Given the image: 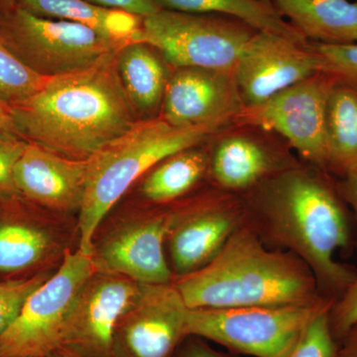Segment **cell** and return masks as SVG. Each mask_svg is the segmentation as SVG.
<instances>
[{
  "label": "cell",
  "instance_id": "cell-1",
  "mask_svg": "<svg viewBox=\"0 0 357 357\" xmlns=\"http://www.w3.org/2000/svg\"><path fill=\"white\" fill-rule=\"evenodd\" d=\"M245 223L265 245L288 251L311 269L321 295L337 301L356 280L357 269L337 261L356 249V218L340 178L302 163L241 197Z\"/></svg>",
  "mask_w": 357,
  "mask_h": 357
},
{
  "label": "cell",
  "instance_id": "cell-2",
  "mask_svg": "<svg viewBox=\"0 0 357 357\" xmlns=\"http://www.w3.org/2000/svg\"><path fill=\"white\" fill-rule=\"evenodd\" d=\"M116 52L88 69L50 77L10 105L20 138L70 159L88 160L140 121L122 84Z\"/></svg>",
  "mask_w": 357,
  "mask_h": 357
},
{
  "label": "cell",
  "instance_id": "cell-3",
  "mask_svg": "<svg viewBox=\"0 0 357 357\" xmlns=\"http://www.w3.org/2000/svg\"><path fill=\"white\" fill-rule=\"evenodd\" d=\"M173 284L189 309L310 306L328 300L306 263L268 248L245 222L213 262Z\"/></svg>",
  "mask_w": 357,
  "mask_h": 357
},
{
  "label": "cell",
  "instance_id": "cell-4",
  "mask_svg": "<svg viewBox=\"0 0 357 357\" xmlns=\"http://www.w3.org/2000/svg\"><path fill=\"white\" fill-rule=\"evenodd\" d=\"M217 131L175 128L160 116L140 119L89 157L86 192L77 218V248L91 255L98 227L134 182L167 157L204 144Z\"/></svg>",
  "mask_w": 357,
  "mask_h": 357
},
{
  "label": "cell",
  "instance_id": "cell-5",
  "mask_svg": "<svg viewBox=\"0 0 357 357\" xmlns=\"http://www.w3.org/2000/svg\"><path fill=\"white\" fill-rule=\"evenodd\" d=\"M257 31L234 16L159 9L142 17L132 41L153 46L172 69L196 67L234 72L241 53Z\"/></svg>",
  "mask_w": 357,
  "mask_h": 357
},
{
  "label": "cell",
  "instance_id": "cell-6",
  "mask_svg": "<svg viewBox=\"0 0 357 357\" xmlns=\"http://www.w3.org/2000/svg\"><path fill=\"white\" fill-rule=\"evenodd\" d=\"M0 36L25 65L48 77L88 69L129 42L81 23L41 17L20 6L0 16Z\"/></svg>",
  "mask_w": 357,
  "mask_h": 357
},
{
  "label": "cell",
  "instance_id": "cell-7",
  "mask_svg": "<svg viewBox=\"0 0 357 357\" xmlns=\"http://www.w3.org/2000/svg\"><path fill=\"white\" fill-rule=\"evenodd\" d=\"M333 303L324 300L310 306L189 309L187 335L222 345L236 356L283 357L312 319Z\"/></svg>",
  "mask_w": 357,
  "mask_h": 357
},
{
  "label": "cell",
  "instance_id": "cell-8",
  "mask_svg": "<svg viewBox=\"0 0 357 357\" xmlns=\"http://www.w3.org/2000/svg\"><path fill=\"white\" fill-rule=\"evenodd\" d=\"M96 271L91 255L70 249L57 269L26 300L0 337V357H48L62 344L77 294Z\"/></svg>",
  "mask_w": 357,
  "mask_h": 357
},
{
  "label": "cell",
  "instance_id": "cell-9",
  "mask_svg": "<svg viewBox=\"0 0 357 357\" xmlns=\"http://www.w3.org/2000/svg\"><path fill=\"white\" fill-rule=\"evenodd\" d=\"M22 196L0 197V281L54 271L79 241L77 223Z\"/></svg>",
  "mask_w": 357,
  "mask_h": 357
},
{
  "label": "cell",
  "instance_id": "cell-10",
  "mask_svg": "<svg viewBox=\"0 0 357 357\" xmlns=\"http://www.w3.org/2000/svg\"><path fill=\"white\" fill-rule=\"evenodd\" d=\"M244 222L243 199L211 185L174 204L165 245L174 278L213 262Z\"/></svg>",
  "mask_w": 357,
  "mask_h": 357
},
{
  "label": "cell",
  "instance_id": "cell-11",
  "mask_svg": "<svg viewBox=\"0 0 357 357\" xmlns=\"http://www.w3.org/2000/svg\"><path fill=\"white\" fill-rule=\"evenodd\" d=\"M338 82L331 73L319 70L261 105L245 107L234 123L251 124L277 134L304 163L326 170V103Z\"/></svg>",
  "mask_w": 357,
  "mask_h": 357
},
{
  "label": "cell",
  "instance_id": "cell-12",
  "mask_svg": "<svg viewBox=\"0 0 357 357\" xmlns=\"http://www.w3.org/2000/svg\"><path fill=\"white\" fill-rule=\"evenodd\" d=\"M173 206H151L114 223L95 237L91 257L96 271L121 275L140 284L172 283L166 256V239Z\"/></svg>",
  "mask_w": 357,
  "mask_h": 357
},
{
  "label": "cell",
  "instance_id": "cell-13",
  "mask_svg": "<svg viewBox=\"0 0 357 357\" xmlns=\"http://www.w3.org/2000/svg\"><path fill=\"white\" fill-rule=\"evenodd\" d=\"M206 145L210 185L239 197L304 163L280 136L251 124L225 126Z\"/></svg>",
  "mask_w": 357,
  "mask_h": 357
},
{
  "label": "cell",
  "instance_id": "cell-14",
  "mask_svg": "<svg viewBox=\"0 0 357 357\" xmlns=\"http://www.w3.org/2000/svg\"><path fill=\"white\" fill-rule=\"evenodd\" d=\"M188 311L173 282L142 284L116 326L110 357H173L188 337Z\"/></svg>",
  "mask_w": 357,
  "mask_h": 357
},
{
  "label": "cell",
  "instance_id": "cell-15",
  "mask_svg": "<svg viewBox=\"0 0 357 357\" xmlns=\"http://www.w3.org/2000/svg\"><path fill=\"white\" fill-rule=\"evenodd\" d=\"M141 289L142 284L128 277L93 272L77 294L61 349L82 357H110L116 326Z\"/></svg>",
  "mask_w": 357,
  "mask_h": 357
},
{
  "label": "cell",
  "instance_id": "cell-16",
  "mask_svg": "<svg viewBox=\"0 0 357 357\" xmlns=\"http://www.w3.org/2000/svg\"><path fill=\"white\" fill-rule=\"evenodd\" d=\"M244 109L234 72L178 68L169 77L159 116L175 128L220 130Z\"/></svg>",
  "mask_w": 357,
  "mask_h": 357
},
{
  "label": "cell",
  "instance_id": "cell-17",
  "mask_svg": "<svg viewBox=\"0 0 357 357\" xmlns=\"http://www.w3.org/2000/svg\"><path fill=\"white\" fill-rule=\"evenodd\" d=\"M321 70L310 42L258 30L234 69L245 107H256Z\"/></svg>",
  "mask_w": 357,
  "mask_h": 357
},
{
  "label": "cell",
  "instance_id": "cell-18",
  "mask_svg": "<svg viewBox=\"0 0 357 357\" xmlns=\"http://www.w3.org/2000/svg\"><path fill=\"white\" fill-rule=\"evenodd\" d=\"M13 176L23 198L45 210L70 215L83 206L88 160L67 158L27 142Z\"/></svg>",
  "mask_w": 357,
  "mask_h": 357
},
{
  "label": "cell",
  "instance_id": "cell-19",
  "mask_svg": "<svg viewBox=\"0 0 357 357\" xmlns=\"http://www.w3.org/2000/svg\"><path fill=\"white\" fill-rule=\"evenodd\" d=\"M122 84L139 117H158L172 73L163 56L151 45L130 41L116 53Z\"/></svg>",
  "mask_w": 357,
  "mask_h": 357
},
{
  "label": "cell",
  "instance_id": "cell-20",
  "mask_svg": "<svg viewBox=\"0 0 357 357\" xmlns=\"http://www.w3.org/2000/svg\"><path fill=\"white\" fill-rule=\"evenodd\" d=\"M282 17L309 41L357 43V0H272Z\"/></svg>",
  "mask_w": 357,
  "mask_h": 357
},
{
  "label": "cell",
  "instance_id": "cell-21",
  "mask_svg": "<svg viewBox=\"0 0 357 357\" xmlns=\"http://www.w3.org/2000/svg\"><path fill=\"white\" fill-rule=\"evenodd\" d=\"M206 143L167 157L144 176L140 192L147 204L171 206L206 188L204 183L210 185Z\"/></svg>",
  "mask_w": 357,
  "mask_h": 357
},
{
  "label": "cell",
  "instance_id": "cell-22",
  "mask_svg": "<svg viewBox=\"0 0 357 357\" xmlns=\"http://www.w3.org/2000/svg\"><path fill=\"white\" fill-rule=\"evenodd\" d=\"M326 170L338 178L357 172V84L338 82L326 103Z\"/></svg>",
  "mask_w": 357,
  "mask_h": 357
},
{
  "label": "cell",
  "instance_id": "cell-23",
  "mask_svg": "<svg viewBox=\"0 0 357 357\" xmlns=\"http://www.w3.org/2000/svg\"><path fill=\"white\" fill-rule=\"evenodd\" d=\"M18 6L41 17L81 23L112 38L132 41L142 17L119 9L96 6L86 0H17Z\"/></svg>",
  "mask_w": 357,
  "mask_h": 357
},
{
  "label": "cell",
  "instance_id": "cell-24",
  "mask_svg": "<svg viewBox=\"0 0 357 357\" xmlns=\"http://www.w3.org/2000/svg\"><path fill=\"white\" fill-rule=\"evenodd\" d=\"M160 9L188 13L234 16L260 31L276 33L296 41H309L284 20L273 3L263 0H154Z\"/></svg>",
  "mask_w": 357,
  "mask_h": 357
},
{
  "label": "cell",
  "instance_id": "cell-25",
  "mask_svg": "<svg viewBox=\"0 0 357 357\" xmlns=\"http://www.w3.org/2000/svg\"><path fill=\"white\" fill-rule=\"evenodd\" d=\"M49 79L25 65L0 36V98L4 102L13 105L31 98Z\"/></svg>",
  "mask_w": 357,
  "mask_h": 357
},
{
  "label": "cell",
  "instance_id": "cell-26",
  "mask_svg": "<svg viewBox=\"0 0 357 357\" xmlns=\"http://www.w3.org/2000/svg\"><path fill=\"white\" fill-rule=\"evenodd\" d=\"M331 307L319 312L283 357H340V342L328 321Z\"/></svg>",
  "mask_w": 357,
  "mask_h": 357
},
{
  "label": "cell",
  "instance_id": "cell-27",
  "mask_svg": "<svg viewBox=\"0 0 357 357\" xmlns=\"http://www.w3.org/2000/svg\"><path fill=\"white\" fill-rule=\"evenodd\" d=\"M55 271L18 280L0 281V337L17 318L26 300Z\"/></svg>",
  "mask_w": 357,
  "mask_h": 357
},
{
  "label": "cell",
  "instance_id": "cell-28",
  "mask_svg": "<svg viewBox=\"0 0 357 357\" xmlns=\"http://www.w3.org/2000/svg\"><path fill=\"white\" fill-rule=\"evenodd\" d=\"M309 42L318 55L321 70L331 73L342 83L357 84V43L330 45Z\"/></svg>",
  "mask_w": 357,
  "mask_h": 357
},
{
  "label": "cell",
  "instance_id": "cell-29",
  "mask_svg": "<svg viewBox=\"0 0 357 357\" xmlns=\"http://www.w3.org/2000/svg\"><path fill=\"white\" fill-rule=\"evenodd\" d=\"M328 321L333 337L340 344L357 324V277L331 307Z\"/></svg>",
  "mask_w": 357,
  "mask_h": 357
},
{
  "label": "cell",
  "instance_id": "cell-30",
  "mask_svg": "<svg viewBox=\"0 0 357 357\" xmlns=\"http://www.w3.org/2000/svg\"><path fill=\"white\" fill-rule=\"evenodd\" d=\"M27 144L22 139L0 136V197L21 196L14 183V167Z\"/></svg>",
  "mask_w": 357,
  "mask_h": 357
},
{
  "label": "cell",
  "instance_id": "cell-31",
  "mask_svg": "<svg viewBox=\"0 0 357 357\" xmlns=\"http://www.w3.org/2000/svg\"><path fill=\"white\" fill-rule=\"evenodd\" d=\"M86 1L96 6L107 7V8L128 11L140 17L151 15L160 9L154 0H86Z\"/></svg>",
  "mask_w": 357,
  "mask_h": 357
},
{
  "label": "cell",
  "instance_id": "cell-32",
  "mask_svg": "<svg viewBox=\"0 0 357 357\" xmlns=\"http://www.w3.org/2000/svg\"><path fill=\"white\" fill-rule=\"evenodd\" d=\"M173 357H237L236 354L215 351L208 340L198 337H188Z\"/></svg>",
  "mask_w": 357,
  "mask_h": 357
},
{
  "label": "cell",
  "instance_id": "cell-33",
  "mask_svg": "<svg viewBox=\"0 0 357 357\" xmlns=\"http://www.w3.org/2000/svg\"><path fill=\"white\" fill-rule=\"evenodd\" d=\"M340 189L342 197L354 213L357 225V172L349 174L347 177L340 178ZM356 249L357 251V236Z\"/></svg>",
  "mask_w": 357,
  "mask_h": 357
},
{
  "label": "cell",
  "instance_id": "cell-34",
  "mask_svg": "<svg viewBox=\"0 0 357 357\" xmlns=\"http://www.w3.org/2000/svg\"><path fill=\"white\" fill-rule=\"evenodd\" d=\"M0 136L11 138V139H21L13 122L10 105L4 102L1 98H0Z\"/></svg>",
  "mask_w": 357,
  "mask_h": 357
},
{
  "label": "cell",
  "instance_id": "cell-35",
  "mask_svg": "<svg viewBox=\"0 0 357 357\" xmlns=\"http://www.w3.org/2000/svg\"><path fill=\"white\" fill-rule=\"evenodd\" d=\"M340 357H357V324L340 342Z\"/></svg>",
  "mask_w": 357,
  "mask_h": 357
},
{
  "label": "cell",
  "instance_id": "cell-36",
  "mask_svg": "<svg viewBox=\"0 0 357 357\" xmlns=\"http://www.w3.org/2000/svg\"><path fill=\"white\" fill-rule=\"evenodd\" d=\"M16 0H0V16L6 15L15 8Z\"/></svg>",
  "mask_w": 357,
  "mask_h": 357
},
{
  "label": "cell",
  "instance_id": "cell-37",
  "mask_svg": "<svg viewBox=\"0 0 357 357\" xmlns=\"http://www.w3.org/2000/svg\"><path fill=\"white\" fill-rule=\"evenodd\" d=\"M48 357H82L79 354H75V352L68 351V349H60L53 354H50Z\"/></svg>",
  "mask_w": 357,
  "mask_h": 357
},
{
  "label": "cell",
  "instance_id": "cell-38",
  "mask_svg": "<svg viewBox=\"0 0 357 357\" xmlns=\"http://www.w3.org/2000/svg\"><path fill=\"white\" fill-rule=\"evenodd\" d=\"M263 1L268 2V3H273V1H272V0H263Z\"/></svg>",
  "mask_w": 357,
  "mask_h": 357
}]
</instances>
